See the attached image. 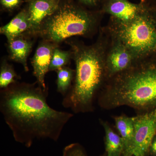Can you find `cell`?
Returning <instances> with one entry per match:
<instances>
[{
  "label": "cell",
  "instance_id": "ba28073f",
  "mask_svg": "<svg viewBox=\"0 0 156 156\" xmlns=\"http://www.w3.org/2000/svg\"><path fill=\"white\" fill-rule=\"evenodd\" d=\"M108 39L105 58L108 79L128 69L137 61L126 46L119 42Z\"/></svg>",
  "mask_w": 156,
  "mask_h": 156
},
{
  "label": "cell",
  "instance_id": "9c48e42d",
  "mask_svg": "<svg viewBox=\"0 0 156 156\" xmlns=\"http://www.w3.org/2000/svg\"><path fill=\"white\" fill-rule=\"evenodd\" d=\"M59 0H30L27 10L29 28L28 32L37 34L43 22L58 8Z\"/></svg>",
  "mask_w": 156,
  "mask_h": 156
},
{
  "label": "cell",
  "instance_id": "6da1fadb",
  "mask_svg": "<svg viewBox=\"0 0 156 156\" xmlns=\"http://www.w3.org/2000/svg\"><path fill=\"white\" fill-rule=\"evenodd\" d=\"M48 88L37 82H16L0 92V111L17 142L30 147L36 140L57 141L73 114L49 106Z\"/></svg>",
  "mask_w": 156,
  "mask_h": 156
},
{
  "label": "cell",
  "instance_id": "5bb4252c",
  "mask_svg": "<svg viewBox=\"0 0 156 156\" xmlns=\"http://www.w3.org/2000/svg\"><path fill=\"white\" fill-rule=\"evenodd\" d=\"M114 119L118 133L124 142L125 153L131 145L134 136V127L133 118L123 115L114 117Z\"/></svg>",
  "mask_w": 156,
  "mask_h": 156
},
{
  "label": "cell",
  "instance_id": "7402d4cb",
  "mask_svg": "<svg viewBox=\"0 0 156 156\" xmlns=\"http://www.w3.org/2000/svg\"><path fill=\"white\" fill-rule=\"evenodd\" d=\"M151 14L156 27V7H151Z\"/></svg>",
  "mask_w": 156,
  "mask_h": 156
},
{
  "label": "cell",
  "instance_id": "44dd1931",
  "mask_svg": "<svg viewBox=\"0 0 156 156\" xmlns=\"http://www.w3.org/2000/svg\"><path fill=\"white\" fill-rule=\"evenodd\" d=\"M149 156H156V134L151 142L149 148Z\"/></svg>",
  "mask_w": 156,
  "mask_h": 156
},
{
  "label": "cell",
  "instance_id": "603a6c76",
  "mask_svg": "<svg viewBox=\"0 0 156 156\" xmlns=\"http://www.w3.org/2000/svg\"><path fill=\"white\" fill-rule=\"evenodd\" d=\"M151 7H156V0H140Z\"/></svg>",
  "mask_w": 156,
  "mask_h": 156
},
{
  "label": "cell",
  "instance_id": "7a4b0ae2",
  "mask_svg": "<svg viewBox=\"0 0 156 156\" xmlns=\"http://www.w3.org/2000/svg\"><path fill=\"white\" fill-rule=\"evenodd\" d=\"M100 34L92 45L69 44L76 69L72 87L62 104L75 113L94 111L95 99L108 79L105 58L109 39L102 29Z\"/></svg>",
  "mask_w": 156,
  "mask_h": 156
},
{
  "label": "cell",
  "instance_id": "2e32d148",
  "mask_svg": "<svg viewBox=\"0 0 156 156\" xmlns=\"http://www.w3.org/2000/svg\"><path fill=\"white\" fill-rule=\"evenodd\" d=\"M19 77L14 68L6 61H3L0 68V88H8L11 84L17 82Z\"/></svg>",
  "mask_w": 156,
  "mask_h": 156
},
{
  "label": "cell",
  "instance_id": "cb8c5ba5",
  "mask_svg": "<svg viewBox=\"0 0 156 156\" xmlns=\"http://www.w3.org/2000/svg\"><path fill=\"white\" fill-rule=\"evenodd\" d=\"M101 156H103V155Z\"/></svg>",
  "mask_w": 156,
  "mask_h": 156
},
{
  "label": "cell",
  "instance_id": "3957f363",
  "mask_svg": "<svg viewBox=\"0 0 156 156\" xmlns=\"http://www.w3.org/2000/svg\"><path fill=\"white\" fill-rule=\"evenodd\" d=\"M101 107L128 106L141 113L156 109V58L136 61L107 81L98 97Z\"/></svg>",
  "mask_w": 156,
  "mask_h": 156
},
{
  "label": "cell",
  "instance_id": "ffe728a7",
  "mask_svg": "<svg viewBox=\"0 0 156 156\" xmlns=\"http://www.w3.org/2000/svg\"><path fill=\"white\" fill-rule=\"evenodd\" d=\"M81 4L90 8H95L101 4L102 0H78Z\"/></svg>",
  "mask_w": 156,
  "mask_h": 156
},
{
  "label": "cell",
  "instance_id": "d6986e66",
  "mask_svg": "<svg viewBox=\"0 0 156 156\" xmlns=\"http://www.w3.org/2000/svg\"><path fill=\"white\" fill-rule=\"evenodd\" d=\"M21 0H1V4L3 8L9 10H12L18 7Z\"/></svg>",
  "mask_w": 156,
  "mask_h": 156
},
{
  "label": "cell",
  "instance_id": "e0dca14e",
  "mask_svg": "<svg viewBox=\"0 0 156 156\" xmlns=\"http://www.w3.org/2000/svg\"><path fill=\"white\" fill-rule=\"evenodd\" d=\"M72 53L69 51L62 50L56 47L53 50V55L49 66V72L56 71L65 67L69 62Z\"/></svg>",
  "mask_w": 156,
  "mask_h": 156
},
{
  "label": "cell",
  "instance_id": "52a82bcc",
  "mask_svg": "<svg viewBox=\"0 0 156 156\" xmlns=\"http://www.w3.org/2000/svg\"><path fill=\"white\" fill-rule=\"evenodd\" d=\"M100 11L110 17L123 22L131 21L147 12L151 7L140 1L138 4L129 0H102Z\"/></svg>",
  "mask_w": 156,
  "mask_h": 156
},
{
  "label": "cell",
  "instance_id": "8fae6325",
  "mask_svg": "<svg viewBox=\"0 0 156 156\" xmlns=\"http://www.w3.org/2000/svg\"><path fill=\"white\" fill-rule=\"evenodd\" d=\"M8 42L11 59L22 65L25 71H28L27 60L32 48V41L21 36Z\"/></svg>",
  "mask_w": 156,
  "mask_h": 156
},
{
  "label": "cell",
  "instance_id": "ac0fdd59",
  "mask_svg": "<svg viewBox=\"0 0 156 156\" xmlns=\"http://www.w3.org/2000/svg\"><path fill=\"white\" fill-rule=\"evenodd\" d=\"M62 156H88L83 147L76 143L66 146L63 149Z\"/></svg>",
  "mask_w": 156,
  "mask_h": 156
},
{
  "label": "cell",
  "instance_id": "277c9868",
  "mask_svg": "<svg viewBox=\"0 0 156 156\" xmlns=\"http://www.w3.org/2000/svg\"><path fill=\"white\" fill-rule=\"evenodd\" d=\"M103 14L100 10L89 11L71 2H60L55 12L42 23L37 34L54 44L73 36L89 37L97 31Z\"/></svg>",
  "mask_w": 156,
  "mask_h": 156
},
{
  "label": "cell",
  "instance_id": "5b68a950",
  "mask_svg": "<svg viewBox=\"0 0 156 156\" xmlns=\"http://www.w3.org/2000/svg\"><path fill=\"white\" fill-rule=\"evenodd\" d=\"M150 10L151 8L128 22L110 17L106 27L102 29L109 38L126 46L137 61L156 58V27Z\"/></svg>",
  "mask_w": 156,
  "mask_h": 156
},
{
  "label": "cell",
  "instance_id": "4fadbf2b",
  "mask_svg": "<svg viewBox=\"0 0 156 156\" xmlns=\"http://www.w3.org/2000/svg\"><path fill=\"white\" fill-rule=\"evenodd\" d=\"M105 133V153L103 156H122L125 151V145L119 134L112 129L106 121L100 120Z\"/></svg>",
  "mask_w": 156,
  "mask_h": 156
},
{
  "label": "cell",
  "instance_id": "9a60e30c",
  "mask_svg": "<svg viewBox=\"0 0 156 156\" xmlns=\"http://www.w3.org/2000/svg\"><path fill=\"white\" fill-rule=\"evenodd\" d=\"M56 72L57 91L64 97L72 87L74 78L75 70L65 66Z\"/></svg>",
  "mask_w": 156,
  "mask_h": 156
},
{
  "label": "cell",
  "instance_id": "8992f818",
  "mask_svg": "<svg viewBox=\"0 0 156 156\" xmlns=\"http://www.w3.org/2000/svg\"><path fill=\"white\" fill-rule=\"evenodd\" d=\"M134 134L124 156H149L151 142L156 134V109L133 117Z\"/></svg>",
  "mask_w": 156,
  "mask_h": 156
},
{
  "label": "cell",
  "instance_id": "30bf717a",
  "mask_svg": "<svg viewBox=\"0 0 156 156\" xmlns=\"http://www.w3.org/2000/svg\"><path fill=\"white\" fill-rule=\"evenodd\" d=\"M55 45L48 41L42 42L38 46L32 59L34 76L36 78L37 83L44 89L48 88L45 84V77L49 72L53 50L56 47Z\"/></svg>",
  "mask_w": 156,
  "mask_h": 156
},
{
  "label": "cell",
  "instance_id": "7c38bea8",
  "mask_svg": "<svg viewBox=\"0 0 156 156\" xmlns=\"http://www.w3.org/2000/svg\"><path fill=\"white\" fill-rule=\"evenodd\" d=\"M29 24L27 11L26 10L20 12L11 21L0 28V32L8 39V42L22 36L28 31Z\"/></svg>",
  "mask_w": 156,
  "mask_h": 156
}]
</instances>
